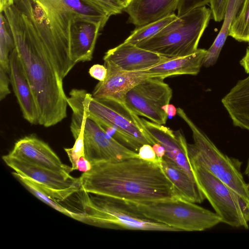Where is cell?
I'll list each match as a JSON object with an SVG mask.
<instances>
[{
    "mask_svg": "<svg viewBox=\"0 0 249 249\" xmlns=\"http://www.w3.org/2000/svg\"><path fill=\"white\" fill-rule=\"evenodd\" d=\"M3 13L11 28L15 48L35 99L38 124L53 126L67 115L63 80L28 18L14 5Z\"/></svg>",
    "mask_w": 249,
    "mask_h": 249,
    "instance_id": "6da1fadb",
    "label": "cell"
},
{
    "mask_svg": "<svg viewBox=\"0 0 249 249\" xmlns=\"http://www.w3.org/2000/svg\"><path fill=\"white\" fill-rule=\"evenodd\" d=\"M221 102L233 125L249 131V75L239 80Z\"/></svg>",
    "mask_w": 249,
    "mask_h": 249,
    "instance_id": "44dd1931",
    "label": "cell"
},
{
    "mask_svg": "<svg viewBox=\"0 0 249 249\" xmlns=\"http://www.w3.org/2000/svg\"><path fill=\"white\" fill-rule=\"evenodd\" d=\"M107 72L106 78L95 87L92 95L97 99L124 104L127 92L134 86L150 77L145 71H127L121 70L109 62H105Z\"/></svg>",
    "mask_w": 249,
    "mask_h": 249,
    "instance_id": "4fadbf2b",
    "label": "cell"
},
{
    "mask_svg": "<svg viewBox=\"0 0 249 249\" xmlns=\"http://www.w3.org/2000/svg\"><path fill=\"white\" fill-rule=\"evenodd\" d=\"M9 60L10 83L23 116L30 124H38L36 102L15 48L10 54Z\"/></svg>",
    "mask_w": 249,
    "mask_h": 249,
    "instance_id": "ac0fdd59",
    "label": "cell"
},
{
    "mask_svg": "<svg viewBox=\"0 0 249 249\" xmlns=\"http://www.w3.org/2000/svg\"><path fill=\"white\" fill-rule=\"evenodd\" d=\"M177 114L187 124L193 134L194 143L187 144L191 164L201 166L228 186L248 205L247 184L240 171V162L221 152L180 107Z\"/></svg>",
    "mask_w": 249,
    "mask_h": 249,
    "instance_id": "52a82bcc",
    "label": "cell"
},
{
    "mask_svg": "<svg viewBox=\"0 0 249 249\" xmlns=\"http://www.w3.org/2000/svg\"><path fill=\"white\" fill-rule=\"evenodd\" d=\"M93 8L110 17L121 14L124 7L116 0H83Z\"/></svg>",
    "mask_w": 249,
    "mask_h": 249,
    "instance_id": "f1b7e54d",
    "label": "cell"
},
{
    "mask_svg": "<svg viewBox=\"0 0 249 249\" xmlns=\"http://www.w3.org/2000/svg\"><path fill=\"white\" fill-rule=\"evenodd\" d=\"M244 0H229L221 28L211 46L207 50L203 66L209 67L216 62L229 36L232 22L239 12Z\"/></svg>",
    "mask_w": 249,
    "mask_h": 249,
    "instance_id": "603a6c76",
    "label": "cell"
},
{
    "mask_svg": "<svg viewBox=\"0 0 249 249\" xmlns=\"http://www.w3.org/2000/svg\"><path fill=\"white\" fill-rule=\"evenodd\" d=\"M132 0H116V1L123 7L124 9L127 6Z\"/></svg>",
    "mask_w": 249,
    "mask_h": 249,
    "instance_id": "ab89813d",
    "label": "cell"
},
{
    "mask_svg": "<svg viewBox=\"0 0 249 249\" xmlns=\"http://www.w3.org/2000/svg\"><path fill=\"white\" fill-rule=\"evenodd\" d=\"M67 101L72 111L70 128L82 131L85 157L91 164L100 161H119L139 158L138 153L109 135L99 124L85 114L73 89Z\"/></svg>",
    "mask_w": 249,
    "mask_h": 249,
    "instance_id": "9c48e42d",
    "label": "cell"
},
{
    "mask_svg": "<svg viewBox=\"0 0 249 249\" xmlns=\"http://www.w3.org/2000/svg\"><path fill=\"white\" fill-rule=\"evenodd\" d=\"M79 194L83 222L112 229L178 231L174 228L146 218L124 201L89 195L82 190Z\"/></svg>",
    "mask_w": 249,
    "mask_h": 249,
    "instance_id": "8992f818",
    "label": "cell"
},
{
    "mask_svg": "<svg viewBox=\"0 0 249 249\" xmlns=\"http://www.w3.org/2000/svg\"><path fill=\"white\" fill-rule=\"evenodd\" d=\"M15 48V40L9 22L2 12L0 15V67L8 74L9 55Z\"/></svg>",
    "mask_w": 249,
    "mask_h": 249,
    "instance_id": "484cf974",
    "label": "cell"
},
{
    "mask_svg": "<svg viewBox=\"0 0 249 249\" xmlns=\"http://www.w3.org/2000/svg\"><path fill=\"white\" fill-rule=\"evenodd\" d=\"M180 0H132L124 9L128 21L141 27L163 18L178 9Z\"/></svg>",
    "mask_w": 249,
    "mask_h": 249,
    "instance_id": "d6986e66",
    "label": "cell"
},
{
    "mask_svg": "<svg viewBox=\"0 0 249 249\" xmlns=\"http://www.w3.org/2000/svg\"><path fill=\"white\" fill-rule=\"evenodd\" d=\"M229 36L238 41L249 42V0H244L232 22Z\"/></svg>",
    "mask_w": 249,
    "mask_h": 249,
    "instance_id": "4316f807",
    "label": "cell"
},
{
    "mask_svg": "<svg viewBox=\"0 0 249 249\" xmlns=\"http://www.w3.org/2000/svg\"><path fill=\"white\" fill-rule=\"evenodd\" d=\"M152 146L157 157L159 159L162 160L165 155L164 147L159 143H156Z\"/></svg>",
    "mask_w": 249,
    "mask_h": 249,
    "instance_id": "d590c367",
    "label": "cell"
},
{
    "mask_svg": "<svg viewBox=\"0 0 249 249\" xmlns=\"http://www.w3.org/2000/svg\"><path fill=\"white\" fill-rule=\"evenodd\" d=\"M167 58L137 45L124 42L108 50L105 54L104 62H109L117 68L127 71L145 70Z\"/></svg>",
    "mask_w": 249,
    "mask_h": 249,
    "instance_id": "2e32d148",
    "label": "cell"
},
{
    "mask_svg": "<svg viewBox=\"0 0 249 249\" xmlns=\"http://www.w3.org/2000/svg\"><path fill=\"white\" fill-rule=\"evenodd\" d=\"M207 50L198 49L195 53L182 57L168 58L145 70L152 77L162 79L179 75H196L200 71Z\"/></svg>",
    "mask_w": 249,
    "mask_h": 249,
    "instance_id": "ffe728a7",
    "label": "cell"
},
{
    "mask_svg": "<svg viewBox=\"0 0 249 249\" xmlns=\"http://www.w3.org/2000/svg\"><path fill=\"white\" fill-rule=\"evenodd\" d=\"M172 95V89L163 79L150 77L136 85L127 92L124 104L137 115L164 125L168 115L162 107L169 104Z\"/></svg>",
    "mask_w": 249,
    "mask_h": 249,
    "instance_id": "8fae6325",
    "label": "cell"
},
{
    "mask_svg": "<svg viewBox=\"0 0 249 249\" xmlns=\"http://www.w3.org/2000/svg\"><path fill=\"white\" fill-rule=\"evenodd\" d=\"M2 160L16 172L41 185L59 202L81 190L80 178L6 155Z\"/></svg>",
    "mask_w": 249,
    "mask_h": 249,
    "instance_id": "7c38bea8",
    "label": "cell"
},
{
    "mask_svg": "<svg viewBox=\"0 0 249 249\" xmlns=\"http://www.w3.org/2000/svg\"><path fill=\"white\" fill-rule=\"evenodd\" d=\"M8 155L54 171L72 172L71 167L63 163L47 143L33 135L18 140Z\"/></svg>",
    "mask_w": 249,
    "mask_h": 249,
    "instance_id": "9a60e30c",
    "label": "cell"
},
{
    "mask_svg": "<svg viewBox=\"0 0 249 249\" xmlns=\"http://www.w3.org/2000/svg\"><path fill=\"white\" fill-rule=\"evenodd\" d=\"M71 133L75 140L72 147L64 148L71 163L72 171L77 170V164L79 159L85 156L83 135L79 129L70 128Z\"/></svg>",
    "mask_w": 249,
    "mask_h": 249,
    "instance_id": "83f0119b",
    "label": "cell"
},
{
    "mask_svg": "<svg viewBox=\"0 0 249 249\" xmlns=\"http://www.w3.org/2000/svg\"><path fill=\"white\" fill-rule=\"evenodd\" d=\"M14 5L31 23L60 76L75 65L71 59L70 30L79 17L64 0H14Z\"/></svg>",
    "mask_w": 249,
    "mask_h": 249,
    "instance_id": "3957f363",
    "label": "cell"
},
{
    "mask_svg": "<svg viewBox=\"0 0 249 249\" xmlns=\"http://www.w3.org/2000/svg\"><path fill=\"white\" fill-rule=\"evenodd\" d=\"M211 0H180L177 9V16L180 17L196 8L206 6Z\"/></svg>",
    "mask_w": 249,
    "mask_h": 249,
    "instance_id": "f546056e",
    "label": "cell"
},
{
    "mask_svg": "<svg viewBox=\"0 0 249 249\" xmlns=\"http://www.w3.org/2000/svg\"><path fill=\"white\" fill-rule=\"evenodd\" d=\"M165 113L171 117L175 116L177 114V108L172 104H168L162 107Z\"/></svg>",
    "mask_w": 249,
    "mask_h": 249,
    "instance_id": "74e56055",
    "label": "cell"
},
{
    "mask_svg": "<svg viewBox=\"0 0 249 249\" xmlns=\"http://www.w3.org/2000/svg\"><path fill=\"white\" fill-rule=\"evenodd\" d=\"M138 154L140 159L147 161L160 164L161 161L157 157L152 146L150 144L142 145L138 151Z\"/></svg>",
    "mask_w": 249,
    "mask_h": 249,
    "instance_id": "1f68e13d",
    "label": "cell"
},
{
    "mask_svg": "<svg viewBox=\"0 0 249 249\" xmlns=\"http://www.w3.org/2000/svg\"><path fill=\"white\" fill-rule=\"evenodd\" d=\"M160 165L180 197L195 203L206 198L197 182L175 163L164 157Z\"/></svg>",
    "mask_w": 249,
    "mask_h": 249,
    "instance_id": "7402d4cb",
    "label": "cell"
},
{
    "mask_svg": "<svg viewBox=\"0 0 249 249\" xmlns=\"http://www.w3.org/2000/svg\"><path fill=\"white\" fill-rule=\"evenodd\" d=\"M212 17L206 6L195 8L168 24L153 37L138 47L169 58L195 53L199 40Z\"/></svg>",
    "mask_w": 249,
    "mask_h": 249,
    "instance_id": "5b68a950",
    "label": "cell"
},
{
    "mask_svg": "<svg viewBox=\"0 0 249 249\" xmlns=\"http://www.w3.org/2000/svg\"><path fill=\"white\" fill-rule=\"evenodd\" d=\"M247 184V192H248V199H249V203H248V208L249 211V181Z\"/></svg>",
    "mask_w": 249,
    "mask_h": 249,
    "instance_id": "b9f144b4",
    "label": "cell"
},
{
    "mask_svg": "<svg viewBox=\"0 0 249 249\" xmlns=\"http://www.w3.org/2000/svg\"><path fill=\"white\" fill-rule=\"evenodd\" d=\"M12 175L31 193L43 202L67 216L83 222L84 216L82 213L72 211L63 206L54 199L41 185L15 171L12 172Z\"/></svg>",
    "mask_w": 249,
    "mask_h": 249,
    "instance_id": "cb8c5ba5",
    "label": "cell"
},
{
    "mask_svg": "<svg viewBox=\"0 0 249 249\" xmlns=\"http://www.w3.org/2000/svg\"><path fill=\"white\" fill-rule=\"evenodd\" d=\"M91 163L85 156L81 157L77 164V170L83 173L89 171L91 169Z\"/></svg>",
    "mask_w": 249,
    "mask_h": 249,
    "instance_id": "e575fe53",
    "label": "cell"
},
{
    "mask_svg": "<svg viewBox=\"0 0 249 249\" xmlns=\"http://www.w3.org/2000/svg\"><path fill=\"white\" fill-rule=\"evenodd\" d=\"M142 121L146 131L155 142L164 147V157L197 182L188 154V143L182 131L180 130L174 131L163 124L149 122L144 119H142Z\"/></svg>",
    "mask_w": 249,
    "mask_h": 249,
    "instance_id": "5bb4252c",
    "label": "cell"
},
{
    "mask_svg": "<svg viewBox=\"0 0 249 249\" xmlns=\"http://www.w3.org/2000/svg\"><path fill=\"white\" fill-rule=\"evenodd\" d=\"M245 174L249 178V158L248 159L246 168L245 170Z\"/></svg>",
    "mask_w": 249,
    "mask_h": 249,
    "instance_id": "60d3db41",
    "label": "cell"
},
{
    "mask_svg": "<svg viewBox=\"0 0 249 249\" xmlns=\"http://www.w3.org/2000/svg\"><path fill=\"white\" fill-rule=\"evenodd\" d=\"M198 184L221 222L233 227L249 228L241 200L226 184L204 168L191 164Z\"/></svg>",
    "mask_w": 249,
    "mask_h": 249,
    "instance_id": "30bf717a",
    "label": "cell"
},
{
    "mask_svg": "<svg viewBox=\"0 0 249 249\" xmlns=\"http://www.w3.org/2000/svg\"><path fill=\"white\" fill-rule=\"evenodd\" d=\"M229 0H211L212 18L216 22L223 20Z\"/></svg>",
    "mask_w": 249,
    "mask_h": 249,
    "instance_id": "4dcf8cb0",
    "label": "cell"
},
{
    "mask_svg": "<svg viewBox=\"0 0 249 249\" xmlns=\"http://www.w3.org/2000/svg\"><path fill=\"white\" fill-rule=\"evenodd\" d=\"M79 178L84 192L126 202L180 197L160 164L140 158L96 162Z\"/></svg>",
    "mask_w": 249,
    "mask_h": 249,
    "instance_id": "7a4b0ae2",
    "label": "cell"
},
{
    "mask_svg": "<svg viewBox=\"0 0 249 249\" xmlns=\"http://www.w3.org/2000/svg\"><path fill=\"white\" fill-rule=\"evenodd\" d=\"M14 4V0H0V12H3L6 9Z\"/></svg>",
    "mask_w": 249,
    "mask_h": 249,
    "instance_id": "f35d334b",
    "label": "cell"
},
{
    "mask_svg": "<svg viewBox=\"0 0 249 249\" xmlns=\"http://www.w3.org/2000/svg\"><path fill=\"white\" fill-rule=\"evenodd\" d=\"M104 27L100 22L82 17H75L70 30L71 57L76 64L91 61L100 31Z\"/></svg>",
    "mask_w": 249,
    "mask_h": 249,
    "instance_id": "e0dca14e",
    "label": "cell"
},
{
    "mask_svg": "<svg viewBox=\"0 0 249 249\" xmlns=\"http://www.w3.org/2000/svg\"><path fill=\"white\" fill-rule=\"evenodd\" d=\"M107 70L105 66L94 64L89 71L90 76L99 81H104L106 78Z\"/></svg>",
    "mask_w": 249,
    "mask_h": 249,
    "instance_id": "836d02e7",
    "label": "cell"
},
{
    "mask_svg": "<svg viewBox=\"0 0 249 249\" xmlns=\"http://www.w3.org/2000/svg\"><path fill=\"white\" fill-rule=\"evenodd\" d=\"M240 64L246 72L249 74V45L247 49L245 55L240 61Z\"/></svg>",
    "mask_w": 249,
    "mask_h": 249,
    "instance_id": "8d00e7d4",
    "label": "cell"
},
{
    "mask_svg": "<svg viewBox=\"0 0 249 249\" xmlns=\"http://www.w3.org/2000/svg\"><path fill=\"white\" fill-rule=\"evenodd\" d=\"M10 80L9 74L0 67V100H3L10 93Z\"/></svg>",
    "mask_w": 249,
    "mask_h": 249,
    "instance_id": "d6a6232c",
    "label": "cell"
},
{
    "mask_svg": "<svg viewBox=\"0 0 249 249\" xmlns=\"http://www.w3.org/2000/svg\"><path fill=\"white\" fill-rule=\"evenodd\" d=\"M126 202L146 218L178 231H205L221 222L216 213L181 197L143 203Z\"/></svg>",
    "mask_w": 249,
    "mask_h": 249,
    "instance_id": "ba28073f",
    "label": "cell"
},
{
    "mask_svg": "<svg viewBox=\"0 0 249 249\" xmlns=\"http://www.w3.org/2000/svg\"><path fill=\"white\" fill-rule=\"evenodd\" d=\"M85 114L119 142L138 152L144 144L156 142L139 116L125 105L94 97L86 90L73 89Z\"/></svg>",
    "mask_w": 249,
    "mask_h": 249,
    "instance_id": "277c9868",
    "label": "cell"
},
{
    "mask_svg": "<svg viewBox=\"0 0 249 249\" xmlns=\"http://www.w3.org/2000/svg\"><path fill=\"white\" fill-rule=\"evenodd\" d=\"M177 18V15L174 13L156 21L136 28L124 42L136 45L156 35Z\"/></svg>",
    "mask_w": 249,
    "mask_h": 249,
    "instance_id": "d4e9b609",
    "label": "cell"
}]
</instances>
